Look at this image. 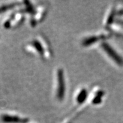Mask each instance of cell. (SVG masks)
I'll return each mask as SVG.
<instances>
[{
	"instance_id": "2",
	"label": "cell",
	"mask_w": 123,
	"mask_h": 123,
	"mask_svg": "<svg viewBox=\"0 0 123 123\" xmlns=\"http://www.w3.org/2000/svg\"><path fill=\"white\" fill-rule=\"evenodd\" d=\"M102 47L104 50V51H105V52L108 54L109 57H111L113 59L114 61H115L119 65H123V58H121V56H119L117 54V53L111 46H109L108 43H103L102 44Z\"/></svg>"
},
{
	"instance_id": "1",
	"label": "cell",
	"mask_w": 123,
	"mask_h": 123,
	"mask_svg": "<svg viewBox=\"0 0 123 123\" xmlns=\"http://www.w3.org/2000/svg\"><path fill=\"white\" fill-rule=\"evenodd\" d=\"M58 80V88H57V97L59 100H62L65 94V82L63 77V73L62 70L59 69L57 73Z\"/></svg>"
},
{
	"instance_id": "7",
	"label": "cell",
	"mask_w": 123,
	"mask_h": 123,
	"mask_svg": "<svg viewBox=\"0 0 123 123\" xmlns=\"http://www.w3.org/2000/svg\"><path fill=\"white\" fill-rule=\"evenodd\" d=\"M1 10H3V9H0V12H1Z\"/></svg>"
},
{
	"instance_id": "6",
	"label": "cell",
	"mask_w": 123,
	"mask_h": 123,
	"mask_svg": "<svg viewBox=\"0 0 123 123\" xmlns=\"http://www.w3.org/2000/svg\"><path fill=\"white\" fill-rule=\"evenodd\" d=\"M33 45L35 46V47L37 49V51L40 53V54H43L42 47L40 44L38 42H37V41H34V42H33Z\"/></svg>"
},
{
	"instance_id": "3",
	"label": "cell",
	"mask_w": 123,
	"mask_h": 123,
	"mask_svg": "<svg viewBox=\"0 0 123 123\" xmlns=\"http://www.w3.org/2000/svg\"><path fill=\"white\" fill-rule=\"evenodd\" d=\"M2 120L5 123H24L25 122V119H21L17 116H12L5 115L2 117Z\"/></svg>"
},
{
	"instance_id": "5",
	"label": "cell",
	"mask_w": 123,
	"mask_h": 123,
	"mask_svg": "<svg viewBox=\"0 0 123 123\" xmlns=\"http://www.w3.org/2000/svg\"><path fill=\"white\" fill-rule=\"evenodd\" d=\"M86 97H87V92H86V90H82V91L80 92V93L79 94V96H78V102L82 103V102H84L85 99H86Z\"/></svg>"
},
{
	"instance_id": "4",
	"label": "cell",
	"mask_w": 123,
	"mask_h": 123,
	"mask_svg": "<svg viewBox=\"0 0 123 123\" xmlns=\"http://www.w3.org/2000/svg\"><path fill=\"white\" fill-rule=\"evenodd\" d=\"M98 40H99V38L97 37H89L84 41L83 45L84 46H88L89 45H91V44L96 42Z\"/></svg>"
}]
</instances>
